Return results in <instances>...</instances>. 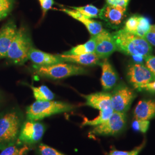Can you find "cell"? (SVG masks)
Masks as SVG:
<instances>
[{"label": "cell", "mask_w": 155, "mask_h": 155, "mask_svg": "<svg viewBox=\"0 0 155 155\" xmlns=\"http://www.w3.org/2000/svg\"><path fill=\"white\" fill-rule=\"evenodd\" d=\"M33 48L29 30L21 27L17 29L6 58L11 64L22 65L29 60V53Z\"/></svg>", "instance_id": "3"}, {"label": "cell", "mask_w": 155, "mask_h": 155, "mask_svg": "<svg viewBox=\"0 0 155 155\" xmlns=\"http://www.w3.org/2000/svg\"><path fill=\"white\" fill-rule=\"evenodd\" d=\"M30 146L17 141L15 144L8 146L2 150L0 155H27L31 150Z\"/></svg>", "instance_id": "20"}, {"label": "cell", "mask_w": 155, "mask_h": 155, "mask_svg": "<svg viewBox=\"0 0 155 155\" xmlns=\"http://www.w3.org/2000/svg\"><path fill=\"white\" fill-rule=\"evenodd\" d=\"M39 1L44 14H45L48 10H50L54 4V0H39Z\"/></svg>", "instance_id": "33"}, {"label": "cell", "mask_w": 155, "mask_h": 155, "mask_svg": "<svg viewBox=\"0 0 155 155\" xmlns=\"http://www.w3.org/2000/svg\"><path fill=\"white\" fill-rule=\"evenodd\" d=\"M136 120H150L155 117V101L152 100L139 101L134 110Z\"/></svg>", "instance_id": "18"}, {"label": "cell", "mask_w": 155, "mask_h": 155, "mask_svg": "<svg viewBox=\"0 0 155 155\" xmlns=\"http://www.w3.org/2000/svg\"><path fill=\"white\" fill-rule=\"evenodd\" d=\"M95 36H92L89 40L82 45H78L71 49L64 52L66 55H81L93 53L95 49Z\"/></svg>", "instance_id": "19"}, {"label": "cell", "mask_w": 155, "mask_h": 155, "mask_svg": "<svg viewBox=\"0 0 155 155\" xmlns=\"http://www.w3.org/2000/svg\"><path fill=\"white\" fill-rule=\"evenodd\" d=\"M86 100V105L101 110L113 108L111 106L110 93L107 91L98 92L84 95Z\"/></svg>", "instance_id": "15"}, {"label": "cell", "mask_w": 155, "mask_h": 155, "mask_svg": "<svg viewBox=\"0 0 155 155\" xmlns=\"http://www.w3.org/2000/svg\"><path fill=\"white\" fill-rule=\"evenodd\" d=\"M14 4L15 0H0V21L11 12Z\"/></svg>", "instance_id": "25"}, {"label": "cell", "mask_w": 155, "mask_h": 155, "mask_svg": "<svg viewBox=\"0 0 155 155\" xmlns=\"http://www.w3.org/2000/svg\"><path fill=\"white\" fill-rule=\"evenodd\" d=\"M127 78L134 89L142 91L144 86L155 79V77L146 66L135 63L129 67Z\"/></svg>", "instance_id": "9"}, {"label": "cell", "mask_w": 155, "mask_h": 155, "mask_svg": "<svg viewBox=\"0 0 155 155\" xmlns=\"http://www.w3.org/2000/svg\"><path fill=\"white\" fill-rule=\"evenodd\" d=\"M117 51L127 55L141 56L145 59L150 55L152 45L145 39L128 32L124 28L112 33Z\"/></svg>", "instance_id": "2"}, {"label": "cell", "mask_w": 155, "mask_h": 155, "mask_svg": "<svg viewBox=\"0 0 155 155\" xmlns=\"http://www.w3.org/2000/svg\"><path fill=\"white\" fill-rule=\"evenodd\" d=\"M126 124L125 113L114 111L110 117L106 121L94 126L90 133L97 136H115L122 132Z\"/></svg>", "instance_id": "6"}, {"label": "cell", "mask_w": 155, "mask_h": 155, "mask_svg": "<svg viewBox=\"0 0 155 155\" xmlns=\"http://www.w3.org/2000/svg\"><path fill=\"white\" fill-rule=\"evenodd\" d=\"M95 49L94 53L100 59H107L116 51L117 47L112 33L104 29L101 32L95 36Z\"/></svg>", "instance_id": "10"}, {"label": "cell", "mask_w": 155, "mask_h": 155, "mask_svg": "<svg viewBox=\"0 0 155 155\" xmlns=\"http://www.w3.org/2000/svg\"><path fill=\"white\" fill-rule=\"evenodd\" d=\"M145 66L148 68L153 75L155 77V56L150 55L145 59Z\"/></svg>", "instance_id": "31"}, {"label": "cell", "mask_w": 155, "mask_h": 155, "mask_svg": "<svg viewBox=\"0 0 155 155\" xmlns=\"http://www.w3.org/2000/svg\"><path fill=\"white\" fill-rule=\"evenodd\" d=\"M31 87L33 91L34 98L36 101H47L54 99V94L45 85H42L39 87L31 86Z\"/></svg>", "instance_id": "21"}, {"label": "cell", "mask_w": 155, "mask_h": 155, "mask_svg": "<svg viewBox=\"0 0 155 155\" xmlns=\"http://www.w3.org/2000/svg\"><path fill=\"white\" fill-rule=\"evenodd\" d=\"M61 11L66 13L68 15L72 17V18L79 22H82L92 36H95L104 30L102 22L95 21L91 18L84 16L75 10L63 9H61Z\"/></svg>", "instance_id": "16"}, {"label": "cell", "mask_w": 155, "mask_h": 155, "mask_svg": "<svg viewBox=\"0 0 155 155\" xmlns=\"http://www.w3.org/2000/svg\"><path fill=\"white\" fill-rule=\"evenodd\" d=\"M127 8L106 4L101 9L100 18L106 25L112 29H117L122 24L126 16Z\"/></svg>", "instance_id": "11"}, {"label": "cell", "mask_w": 155, "mask_h": 155, "mask_svg": "<svg viewBox=\"0 0 155 155\" xmlns=\"http://www.w3.org/2000/svg\"><path fill=\"white\" fill-rule=\"evenodd\" d=\"M139 24V16L133 15L127 18L124 29L128 32L136 35Z\"/></svg>", "instance_id": "26"}, {"label": "cell", "mask_w": 155, "mask_h": 155, "mask_svg": "<svg viewBox=\"0 0 155 155\" xmlns=\"http://www.w3.org/2000/svg\"><path fill=\"white\" fill-rule=\"evenodd\" d=\"M38 151L40 155H65L45 144H39Z\"/></svg>", "instance_id": "27"}, {"label": "cell", "mask_w": 155, "mask_h": 155, "mask_svg": "<svg viewBox=\"0 0 155 155\" xmlns=\"http://www.w3.org/2000/svg\"><path fill=\"white\" fill-rule=\"evenodd\" d=\"M144 39L150 45L155 46V24L150 26V30L145 35Z\"/></svg>", "instance_id": "30"}, {"label": "cell", "mask_w": 155, "mask_h": 155, "mask_svg": "<svg viewBox=\"0 0 155 155\" xmlns=\"http://www.w3.org/2000/svg\"><path fill=\"white\" fill-rule=\"evenodd\" d=\"M145 145V141L144 140L142 144H141L139 147L135 148L134 150L131 151L126 152V151L118 150L114 149V150H111L110 152L109 153V155H138L140 152L144 148Z\"/></svg>", "instance_id": "29"}, {"label": "cell", "mask_w": 155, "mask_h": 155, "mask_svg": "<svg viewBox=\"0 0 155 155\" xmlns=\"http://www.w3.org/2000/svg\"><path fill=\"white\" fill-rule=\"evenodd\" d=\"M45 131V124L38 121L27 119L22 124L18 141L29 145L38 143L42 139Z\"/></svg>", "instance_id": "8"}, {"label": "cell", "mask_w": 155, "mask_h": 155, "mask_svg": "<svg viewBox=\"0 0 155 155\" xmlns=\"http://www.w3.org/2000/svg\"><path fill=\"white\" fill-rule=\"evenodd\" d=\"M59 55L64 62L75 63L86 66H93L101 64V59L94 52L81 55H66L59 54Z\"/></svg>", "instance_id": "17"}, {"label": "cell", "mask_w": 155, "mask_h": 155, "mask_svg": "<svg viewBox=\"0 0 155 155\" xmlns=\"http://www.w3.org/2000/svg\"><path fill=\"white\" fill-rule=\"evenodd\" d=\"M29 60L37 66H45L64 62L59 55H52L33 47L29 55Z\"/></svg>", "instance_id": "14"}, {"label": "cell", "mask_w": 155, "mask_h": 155, "mask_svg": "<svg viewBox=\"0 0 155 155\" xmlns=\"http://www.w3.org/2000/svg\"><path fill=\"white\" fill-rule=\"evenodd\" d=\"M24 121L23 113L17 108L0 114V150L17 142Z\"/></svg>", "instance_id": "1"}, {"label": "cell", "mask_w": 155, "mask_h": 155, "mask_svg": "<svg viewBox=\"0 0 155 155\" xmlns=\"http://www.w3.org/2000/svg\"><path fill=\"white\" fill-rule=\"evenodd\" d=\"M106 4L110 5L127 8L130 0H105Z\"/></svg>", "instance_id": "32"}, {"label": "cell", "mask_w": 155, "mask_h": 155, "mask_svg": "<svg viewBox=\"0 0 155 155\" xmlns=\"http://www.w3.org/2000/svg\"><path fill=\"white\" fill-rule=\"evenodd\" d=\"M75 106L61 101H36L27 108V119L39 121L56 114L74 110Z\"/></svg>", "instance_id": "4"}, {"label": "cell", "mask_w": 155, "mask_h": 155, "mask_svg": "<svg viewBox=\"0 0 155 155\" xmlns=\"http://www.w3.org/2000/svg\"><path fill=\"white\" fill-rule=\"evenodd\" d=\"M15 22L10 20L0 29V59L5 58L16 33Z\"/></svg>", "instance_id": "12"}, {"label": "cell", "mask_w": 155, "mask_h": 155, "mask_svg": "<svg viewBox=\"0 0 155 155\" xmlns=\"http://www.w3.org/2000/svg\"><path fill=\"white\" fill-rule=\"evenodd\" d=\"M143 90L147 91L151 93H155V79L145 85L142 91Z\"/></svg>", "instance_id": "34"}, {"label": "cell", "mask_w": 155, "mask_h": 155, "mask_svg": "<svg viewBox=\"0 0 155 155\" xmlns=\"http://www.w3.org/2000/svg\"><path fill=\"white\" fill-rule=\"evenodd\" d=\"M72 9L75 10L82 15L84 16L89 18H100L101 9L97 8L96 6L93 5L79 6V7H71Z\"/></svg>", "instance_id": "23"}, {"label": "cell", "mask_w": 155, "mask_h": 155, "mask_svg": "<svg viewBox=\"0 0 155 155\" xmlns=\"http://www.w3.org/2000/svg\"><path fill=\"white\" fill-rule=\"evenodd\" d=\"M150 20L148 18L143 16H139V24L136 35L144 38L145 35L150 28Z\"/></svg>", "instance_id": "24"}, {"label": "cell", "mask_w": 155, "mask_h": 155, "mask_svg": "<svg viewBox=\"0 0 155 155\" xmlns=\"http://www.w3.org/2000/svg\"><path fill=\"white\" fill-rule=\"evenodd\" d=\"M33 71L41 77L54 80L85 74L87 72L82 67L68 62H62L45 66H35Z\"/></svg>", "instance_id": "5"}, {"label": "cell", "mask_w": 155, "mask_h": 155, "mask_svg": "<svg viewBox=\"0 0 155 155\" xmlns=\"http://www.w3.org/2000/svg\"><path fill=\"white\" fill-rule=\"evenodd\" d=\"M114 110L113 108H110L109 109H107L105 110H101L100 112V114L98 117L95 118L93 120H89L87 118H84L83 122L82 124V126H97L101 124L106 121L107 120H108L112 114L113 113Z\"/></svg>", "instance_id": "22"}, {"label": "cell", "mask_w": 155, "mask_h": 155, "mask_svg": "<svg viewBox=\"0 0 155 155\" xmlns=\"http://www.w3.org/2000/svg\"><path fill=\"white\" fill-rule=\"evenodd\" d=\"M150 126V121L148 120H136L132 123L133 129L136 131L145 133L148 130Z\"/></svg>", "instance_id": "28"}, {"label": "cell", "mask_w": 155, "mask_h": 155, "mask_svg": "<svg viewBox=\"0 0 155 155\" xmlns=\"http://www.w3.org/2000/svg\"><path fill=\"white\" fill-rule=\"evenodd\" d=\"M111 106L114 111L125 113L131 105L136 95L132 89L121 83L110 93Z\"/></svg>", "instance_id": "7"}, {"label": "cell", "mask_w": 155, "mask_h": 155, "mask_svg": "<svg viewBox=\"0 0 155 155\" xmlns=\"http://www.w3.org/2000/svg\"><path fill=\"white\" fill-rule=\"evenodd\" d=\"M102 68L101 82L104 91H108L116 86L118 76L107 59H105L100 64Z\"/></svg>", "instance_id": "13"}]
</instances>
